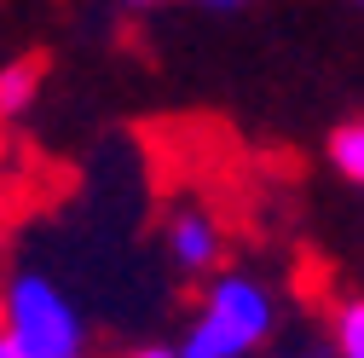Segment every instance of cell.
<instances>
[{
	"instance_id": "6da1fadb",
	"label": "cell",
	"mask_w": 364,
	"mask_h": 358,
	"mask_svg": "<svg viewBox=\"0 0 364 358\" xmlns=\"http://www.w3.org/2000/svg\"><path fill=\"white\" fill-rule=\"evenodd\" d=\"M0 330L12 335L23 358H81L87 352V324L75 300L41 272H18L0 289Z\"/></svg>"
},
{
	"instance_id": "7a4b0ae2",
	"label": "cell",
	"mask_w": 364,
	"mask_h": 358,
	"mask_svg": "<svg viewBox=\"0 0 364 358\" xmlns=\"http://www.w3.org/2000/svg\"><path fill=\"white\" fill-rule=\"evenodd\" d=\"M197 330H203L225 358H243V352H255V347L272 335V295H266L255 278H214Z\"/></svg>"
},
{
	"instance_id": "3957f363",
	"label": "cell",
	"mask_w": 364,
	"mask_h": 358,
	"mask_svg": "<svg viewBox=\"0 0 364 358\" xmlns=\"http://www.w3.org/2000/svg\"><path fill=\"white\" fill-rule=\"evenodd\" d=\"M168 254H173L179 272H191V278L208 272V266L220 260V232H214V219L197 214V208L173 214V226H168Z\"/></svg>"
},
{
	"instance_id": "277c9868",
	"label": "cell",
	"mask_w": 364,
	"mask_h": 358,
	"mask_svg": "<svg viewBox=\"0 0 364 358\" xmlns=\"http://www.w3.org/2000/svg\"><path fill=\"white\" fill-rule=\"evenodd\" d=\"M35 87H41V64H35V58H23V64H12V70H0V121L23 116L29 99H35Z\"/></svg>"
},
{
	"instance_id": "5b68a950",
	"label": "cell",
	"mask_w": 364,
	"mask_h": 358,
	"mask_svg": "<svg viewBox=\"0 0 364 358\" xmlns=\"http://www.w3.org/2000/svg\"><path fill=\"white\" fill-rule=\"evenodd\" d=\"M330 162H336V173L353 179V185H364V116L347 121V127H336V139H330Z\"/></svg>"
},
{
	"instance_id": "8992f818",
	"label": "cell",
	"mask_w": 364,
	"mask_h": 358,
	"mask_svg": "<svg viewBox=\"0 0 364 358\" xmlns=\"http://www.w3.org/2000/svg\"><path fill=\"white\" fill-rule=\"evenodd\" d=\"M336 352L341 358H364V300H347L336 312Z\"/></svg>"
},
{
	"instance_id": "52a82bcc",
	"label": "cell",
	"mask_w": 364,
	"mask_h": 358,
	"mask_svg": "<svg viewBox=\"0 0 364 358\" xmlns=\"http://www.w3.org/2000/svg\"><path fill=\"white\" fill-rule=\"evenodd\" d=\"M179 358H225V352H220V347H214V341L191 324V335H186V347H179Z\"/></svg>"
},
{
	"instance_id": "ba28073f",
	"label": "cell",
	"mask_w": 364,
	"mask_h": 358,
	"mask_svg": "<svg viewBox=\"0 0 364 358\" xmlns=\"http://www.w3.org/2000/svg\"><path fill=\"white\" fill-rule=\"evenodd\" d=\"M295 358H341V352H336V347H301Z\"/></svg>"
},
{
	"instance_id": "9c48e42d",
	"label": "cell",
	"mask_w": 364,
	"mask_h": 358,
	"mask_svg": "<svg viewBox=\"0 0 364 358\" xmlns=\"http://www.w3.org/2000/svg\"><path fill=\"white\" fill-rule=\"evenodd\" d=\"M127 358H179V352H168V347H139V352H127Z\"/></svg>"
},
{
	"instance_id": "30bf717a",
	"label": "cell",
	"mask_w": 364,
	"mask_h": 358,
	"mask_svg": "<svg viewBox=\"0 0 364 358\" xmlns=\"http://www.w3.org/2000/svg\"><path fill=\"white\" fill-rule=\"evenodd\" d=\"M127 6H156V0H127ZM203 6H237V0H203Z\"/></svg>"
},
{
	"instance_id": "8fae6325",
	"label": "cell",
	"mask_w": 364,
	"mask_h": 358,
	"mask_svg": "<svg viewBox=\"0 0 364 358\" xmlns=\"http://www.w3.org/2000/svg\"><path fill=\"white\" fill-rule=\"evenodd\" d=\"M0 358H23V352L12 347V335H6V330H0Z\"/></svg>"
},
{
	"instance_id": "7c38bea8",
	"label": "cell",
	"mask_w": 364,
	"mask_h": 358,
	"mask_svg": "<svg viewBox=\"0 0 364 358\" xmlns=\"http://www.w3.org/2000/svg\"><path fill=\"white\" fill-rule=\"evenodd\" d=\"M353 6H364V0H353Z\"/></svg>"
}]
</instances>
